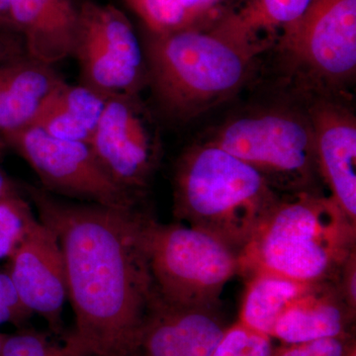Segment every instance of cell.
Here are the masks:
<instances>
[{
    "instance_id": "26",
    "label": "cell",
    "mask_w": 356,
    "mask_h": 356,
    "mask_svg": "<svg viewBox=\"0 0 356 356\" xmlns=\"http://www.w3.org/2000/svg\"><path fill=\"white\" fill-rule=\"evenodd\" d=\"M334 281L344 300L356 311V252L343 262Z\"/></svg>"
},
{
    "instance_id": "1",
    "label": "cell",
    "mask_w": 356,
    "mask_h": 356,
    "mask_svg": "<svg viewBox=\"0 0 356 356\" xmlns=\"http://www.w3.org/2000/svg\"><path fill=\"white\" fill-rule=\"evenodd\" d=\"M25 191L38 219L57 236L74 329L72 356H133L154 298L147 250L153 214L131 207L72 202L33 185Z\"/></svg>"
},
{
    "instance_id": "20",
    "label": "cell",
    "mask_w": 356,
    "mask_h": 356,
    "mask_svg": "<svg viewBox=\"0 0 356 356\" xmlns=\"http://www.w3.org/2000/svg\"><path fill=\"white\" fill-rule=\"evenodd\" d=\"M312 0H250L241 10L231 13L238 32L250 41L269 46L264 34H273L305 13Z\"/></svg>"
},
{
    "instance_id": "19",
    "label": "cell",
    "mask_w": 356,
    "mask_h": 356,
    "mask_svg": "<svg viewBox=\"0 0 356 356\" xmlns=\"http://www.w3.org/2000/svg\"><path fill=\"white\" fill-rule=\"evenodd\" d=\"M222 0H125L151 34H168L200 24Z\"/></svg>"
},
{
    "instance_id": "22",
    "label": "cell",
    "mask_w": 356,
    "mask_h": 356,
    "mask_svg": "<svg viewBox=\"0 0 356 356\" xmlns=\"http://www.w3.org/2000/svg\"><path fill=\"white\" fill-rule=\"evenodd\" d=\"M273 337L236 321L227 327L211 356H273Z\"/></svg>"
},
{
    "instance_id": "28",
    "label": "cell",
    "mask_w": 356,
    "mask_h": 356,
    "mask_svg": "<svg viewBox=\"0 0 356 356\" xmlns=\"http://www.w3.org/2000/svg\"><path fill=\"white\" fill-rule=\"evenodd\" d=\"M16 191L18 188L13 180L0 168V202Z\"/></svg>"
},
{
    "instance_id": "21",
    "label": "cell",
    "mask_w": 356,
    "mask_h": 356,
    "mask_svg": "<svg viewBox=\"0 0 356 356\" xmlns=\"http://www.w3.org/2000/svg\"><path fill=\"white\" fill-rule=\"evenodd\" d=\"M36 218L19 191L0 202V261L10 257Z\"/></svg>"
},
{
    "instance_id": "30",
    "label": "cell",
    "mask_w": 356,
    "mask_h": 356,
    "mask_svg": "<svg viewBox=\"0 0 356 356\" xmlns=\"http://www.w3.org/2000/svg\"><path fill=\"white\" fill-rule=\"evenodd\" d=\"M7 149L6 143L0 138V161L3 158L4 151Z\"/></svg>"
},
{
    "instance_id": "11",
    "label": "cell",
    "mask_w": 356,
    "mask_h": 356,
    "mask_svg": "<svg viewBox=\"0 0 356 356\" xmlns=\"http://www.w3.org/2000/svg\"><path fill=\"white\" fill-rule=\"evenodd\" d=\"M7 259L6 273L26 308L43 318L55 334H62L67 285L57 236L37 217Z\"/></svg>"
},
{
    "instance_id": "29",
    "label": "cell",
    "mask_w": 356,
    "mask_h": 356,
    "mask_svg": "<svg viewBox=\"0 0 356 356\" xmlns=\"http://www.w3.org/2000/svg\"><path fill=\"white\" fill-rule=\"evenodd\" d=\"M10 3L11 0H0V30L13 32L10 29V19H9Z\"/></svg>"
},
{
    "instance_id": "13",
    "label": "cell",
    "mask_w": 356,
    "mask_h": 356,
    "mask_svg": "<svg viewBox=\"0 0 356 356\" xmlns=\"http://www.w3.org/2000/svg\"><path fill=\"white\" fill-rule=\"evenodd\" d=\"M226 329L217 308L170 305L154 295L133 356H211Z\"/></svg>"
},
{
    "instance_id": "23",
    "label": "cell",
    "mask_w": 356,
    "mask_h": 356,
    "mask_svg": "<svg viewBox=\"0 0 356 356\" xmlns=\"http://www.w3.org/2000/svg\"><path fill=\"white\" fill-rule=\"evenodd\" d=\"M0 356H72L67 346L51 341L48 337L35 332L4 334Z\"/></svg>"
},
{
    "instance_id": "9",
    "label": "cell",
    "mask_w": 356,
    "mask_h": 356,
    "mask_svg": "<svg viewBox=\"0 0 356 356\" xmlns=\"http://www.w3.org/2000/svg\"><path fill=\"white\" fill-rule=\"evenodd\" d=\"M36 172L44 191L81 202L126 208L140 203L115 184L84 143L51 137L35 126L4 140Z\"/></svg>"
},
{
    "instance_id": "10",
    "label": "cell",
    "mask_w": 356,
    "mask_h": 356,
    "mask_svg": "<svg viewBox=\"0 0 356 356\" xmlns=\"http://www.w3.org/2000/svg\"><path fill=\"white\" fill-rule=\"evenodd\" d=\"M89 146L115 184L144 197L161 163L163 145L140 95L110 96Z\"/></svg>"
},
{
    "instance_id": "27",
    "label": "cell",
    "mask_w": 356,
    "mask_h": 356,
    "mask_svg": "<svg viewBox=\"0 0 356 356\" xmlns=\"http://www.w3.org/2000/svg\"><path fill=\"white\" fill-rule=\"evenodd\" d=\"M24 43L19 35L0 30V64L26 57Z\"/></svg>"
},
{
    "instance_id": "4",
    "label": "cell",
    "mask_w": 356,
    "mask_h": 356,
    "mask_svg": "<svg viewBox=\"0 0 356 356\" xmlns=\"http://www.w3.org/2000/svg\"><path fill=\"white\" fill-rule=\"evenodd\" d=\"M278 192L252 166L210 142L178 159L173 215L241 252L280 202Z\"/></svg>"
},
{
    "instance_id": "8",
    "label": "cell",
    "mask_w": 356,
    "mask_h": 356,
    "mask_svg": "<svg viewBox=\"0 0 356 356\" xmlns=\"http://www.w3.org/2000/svg\"><path fill=\"white\" fill-rule=\"evenodd\" d=\"M72 57L81 83L110 96L140 95L149 84L146 56L132 23L110 4L86 1L79 7Z\"/></svg>"
},
{
    "instance_id": "7",
    "label": "cell",
    "mask_w": 356,
    "mask_h": 356,
    "mask_svg": "<svg viewBox=\"0 0 356 356\" xmlns=\"http://www.w3.org/2000/svg\"><path fill=\"white\" fill-rule=\"evenodd\" d=\"M278 49L311 89L337 92L355 74L356 0H312L281 30Z\"/></svg>"
},
{
    "instance_id": "6",
    "label": "cell",
    "mask_w": 356,
    "mask_h": 356,
    "mask_svg": "<svg viewBox=\"0 0 356 356\" xmlns=\"http://www.w3.org/2000/svg\"><path fill=\"white\" fill-rule=\"evenodd\" d=\"M156 296L170 305L217 308L220 295L238 273V254L216 236L182 222L156 219L147 232Z\"/></svg>"
},
{
    "instance_id": "18",
    "label": "cell",
    "mask_w": 356,
    "mask_h": 356,
    "mask_svg": "<svg viewBox=\"0 0 356 356\" xmlns=\"http://www.w3.org/2000/svg\"><path fill=\"white\" fill-rule=\"evenodd\" d=\"M247 280L238 321L269 337L281 314L310 284L269 273L252 274Z\"/></svg>"
},
{
    "instance_id": "17",
    "label": "cell",
    "mask_w": 356,
    "mask_h": 356,
    "mask_svg": "<svg viewBox=\"0 0 356 356\" xmlns=\"http://www.w3.org/2000/svg\"><path fill=\"white\" fill-rule=\"evenodd\" d=\"M109 98L83 83L63 81L46 98L31 126L58 139L89 145Z\"/></svg>"
},
{
    "instance_id": "12",
    "label": "cell",
    "mask_w": 356,
    "mask_h": 356,
    "mask_svg": "<svg viewBox=\"0 0 356 356\" xmlns=\"http://www.w3.org/2000/svg\"><path fill=\"white\" fill-rule=\"evenodd\" d=\"M321 179L330 197L356 222V118L334 93H321L307 107Z\"/></svg>"
},
{
    "instance_id": "31",
    "label": "cell",
    "mask_w": 356,
    "mask_h": 356,
    "mask_svg": "<svg viewBox=\"0 0 356 356\" xmlns=\"http://www.w3.org/2000/svg\"><path fill=\"white\" fill-rule=\"evenodd\" d=\"M4 334H0V346H1L2 341H3Z\"/></svg>"
},
{
    "instance_id": "24",
    "label": "cell",
    "mask_w": 356,
    "mask_h": 356,
    "mask_svg": "<svg viewBox=\"0 0 356 356\" xmlns=\"http://www.w3.org/2000/svg\"><path fill=\"white\" fill-rule=\"evenodd\" d=\"M273 356H356L355 341L351 334L284 344L274 348Z\"/></svg>"
},
{
    "instance_id": "3",
    "label": "cell",
    "mask_w": 356,
    "mask_h": 356,
    "mask_svg": "<svg viewBox=\"0 0 356 356\" xmlns=\"http://www.w3.org/2000/svg\"><path fill=\"white\" fill-rule=\"evenodd\" d=\"M356 252V222L330 196L301 192L280 202L238 252V273L278 274L302 283L334 280Z\"/></svg>"
},
{
    "instance_id": "25",
    "label": "cell",
    "mask_w": 356,
    "mask_h": 356,
    "mask_svg": "<svg viewBox=\"0 0 356 356\" xmlns=\"http://www.w3.org/2000/svg\"><path fill=\"white\" fill-rule=\"evenodd\" d=\"M32 315L21 301L8 274L0 273V325H23Z\"/></svg>"
},
{
    "instance_id": "5",
    "label": "cell",
    "mask_w": 356,
    "mask_h": 356,
    "mask_svg": "<svg viewBox=\"0 0 356 356\" xmlns=\"http://www.w3.org/2000/svg\"><path fill=\"white\" fill-rule=\"evenodd\" d=\"M208 142L254 168L280 195L318 192L321 177L307 109L245 112L225 122Z\"/></svg>"
},
{
    "instance_id": "14",
    "label": "cell",
    "mask_w": 356,
    "mask_h": 356,
    "mask_svg": "<svg viewBox=\"0 0 356 356\" xmlns=\"http://www.w3.org/2000/svg\"><path fill=\"white\" fill-rule=\"evenodd\" d=\"M9 19L28 57L50 65L72 57L79 7L72 0H11Z\"/></svg>"
},
{
    "instance_id": "2",
    "label": "cell",
    "mask_w": 356,
    "mask_h": 356,
    "mask_svg": "<svg viewBox=\"0 0 356 356\" xmlns=\"http://www.w3.org/2000/svg\"><path fill=\"white\" fill-rule=\"evenodd\" d=\"M266 48L238 33L228 13L179 31L149 33V84L165 114L191 120L236 95Z\"/></svg>"
},
{
    "instance_id": "16",
    "label": "cell",
    "mask_w": 356,
    "mask_h": 356,
    "mask_svg": "<svg viewBox=\"0 0 356 356\" xmlns=\"http://www.w3.org/2000/svg\"><path fill=\"white\" fill-rule=\"evenodd\" d=\"M64 77L54 65L28 57L0 64V138L32 125L49 95Z\"/></svg>"
},
{
    "instance_id": "15",
    "label": "cell",
    "mask_w": 356,
    "mask_h": 356,
    "mask_svg": "<svg viewBox=\"0 0 356 356\" xmlns=\"http://www.w3.org/2000/svg\"><path fill=\"white\" fill-rule=\"evenodd\" d=\"M355 313L336 281L310 283L281 314L271 337L284 344H294L351 336Z\"/></svg>"
}]
</instances>
